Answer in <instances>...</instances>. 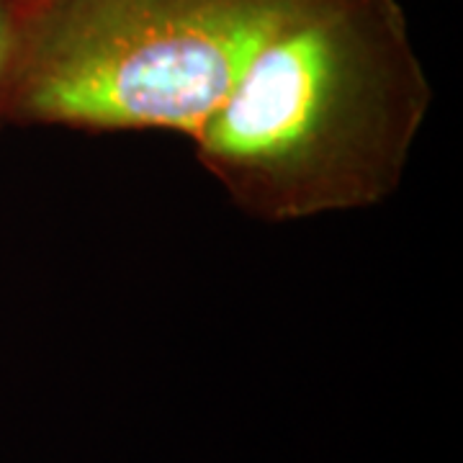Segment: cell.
<instances>
[{
  "instance_id": "cell-1",
  "label": "cell",
  "mask_w": 463,
  "mask_h": 463,
  "mask_svg": "<svg viewBox=\"0 0 463 463\" xmlns=\"http://www.w3.org/2000/svg\"><path fill=\"white\" fill-rule=\"evenodd\" d=\"M430 106L399 0H322L265 42L191 142L240 212L294 224L392 199Z\"/></svg>"
},
{
  "instance_id": "cell-2",
  "label": "cell",
  "mask_w": 463,
  "mask_h": 463,
  "mask_svg": "<svg viewBox=\"0 0 463 463\" xmlns=\"http://www.w3.org/2000/svg\"><path fill=\"white\" fill-rule=\"evenodd\" d=\"M322 0H21L0 124L194 137Z\"/></svg>"
},
{
  "instance_id": "cell-3",
  "label": "cell",
  "mask_w": 463,
  "mask_h": 463,
  "mask_svg": "<svg viewBox=\"0 0 463 463\" xmlns=\"http://www.w3.org/2000/svg\"><path fill=\"white\" fill-rule=\"evenodd\" d=\"M18 18H21V0H0V96H3V85H5L8 67L14 60Z\"/></svg>"
}]
</instances>
